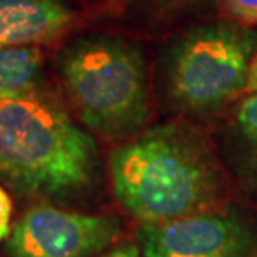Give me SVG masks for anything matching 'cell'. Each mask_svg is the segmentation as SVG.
I'll return each mask as SVG.
<instances>
[{"label":"cell","mask_w":257,"mask_h":257,"mask_svg":"<svg viewBox=\"0 0 257 257\" xmlns=\"http://www.w3.org/2000/svg\"><path fill=\"white\" fill-rule=\"evenodd\" d=\"M97 147L39 94L0 99V181L25 197H62L95 176Z\"/></svg>","instance_id":"obj_1"},{"label":"cell","mask_w":257,"mask_h":257,"mask_svg":"<svg viewBox=\"0 0 257 257\" xmlns=\"http://www.w3.org/2000/svg\"><path fill=\"white\" fill-rule=\"evenodd\" d=\"M109 166L117 199L142 224L191 215L217 189L205 151L187 132L171 125L151 128L117 147Z\"/></svg>","instance_id":"obj_2"},{"label":"cell","mask_w":257,"mask_h":257,"mask_svg":"<svg viewBox=\"0 0 257 257\" xmlns=\"http://www.w3.org/2000/svg\"><path fill=\"white\" fill-rule=\"evenodd\" d=\"M60 74L72 105L90 131L124 139L147 120L142 57L124 40H80L64 52Z\"/></svg>","instance_id":"obj_3"},{"label":"cell","mask_w":257,"mask_h":257,"mask_svg":"<svg viewBox=\"0 0 257 257\" xmlns=\"http://www.w3.org/2000/svg\"><path fill=\"white\" fill-rule=\"evenodd\" d=\"M257 34L230 25L194 32L179 45L171 92L189 110H207L244 90Z\"/></svg>","instance_id":"obj_4"},{"label":"cell","mask_w":257,"mask_h":257,"mask_svg":"<svg viewBox=\"0 0 257 257\" xmlns=\"http://www.w3.org/2000/svg\"><path fill=\"white\" fill-rule=\"evenodd\" d=\"M120 232L119 220L34 205L10 229V257H94Z\"/></svg>","instance_id":"obj_5"},{"label":"cell","mask_w":257,"mask_h":257,"mask_svg":"<svg viewBox=\"0 0 257 257\" xmlns=\"http://www.w3.org/2000/svg\"><path fill=\"white\" fill-rule=\"evenodd\" d=\"M137 240L144 257H247L252 249L249 229L217 214L142 224Z\"/></svg>","instance_id":"obj_6"},{"label":"cell","mask_w":257,"mask_h":257,"mask_svg":"<svg viewBox=\"0 0 257 257\" xmlns=\"http://www.w3.org/2000/svg\"><path fill=\"white\" fill-rule=\"evenodd\" d=\"M70 20L64 0H0V49L50 42Z\"/></svg>","instance_id":"obj_7"},{"label":"cell","mask_w":257,"mask_h":257,"mask_svg":"<svg viewBox=\"0 0 257 257\" xmlns=\"http://www.w3.org/2000/svg\"><path fill=\"white\" fill-rule=\"evenodd\" d=\"M42 54L35 45L0 49V99L37 92Z\"/></svg>","instance_id":"obj_8"},{"label":"cell","mask_w":257,"mask_h":257,"mask_svg":"<svg viewBox=\"0 0 257 257\" xmlns=\"http://www.w3.org/2000/svg\"><path fill=\"white\" fill-rule=\"evenodd\" d=\"M220 10L240 27L257 25V0H220Z\"/></svg>","instance_id":"obj_9"},{"label":"cell","mask_w":257,"mask_h":257,"mask_svg":"<svg viewBox=\"0 0 257 257\" xmlns=\"http://www.w3.org/2000/svg\"><path fill=\"white\" fill-rule=\"evenodd\" d=\"M237 124L244 137L257 151V94L249 95L237 110Z\"/></svg>","instance_id":"obj_10"},{"label":"cell","mask_w":257,"mask_h":257,"mask_svg":"<svg viewBox=\"0 0 257 257\" xmlns=\"http://www.w3.org/2000/svg\"><path fill=\"white\" fill-rule=\"evenodd\" d=\"M10 217H12V200L9 194L0 186V240L9 234L10 230Z\"/></svg>","instance_id":"obj_11"},{"label":"cell","mask_w":257,"mask_h":257,"mask_svg":"<svg viewBox=\"0 0 257 257\" xmlns=\"http://www.w3.org/2000/svg\"><path fill=\"white\" fill-rule=\"evenodd\" d=\"M244 92H249V94H257V52L254 54V57L250 59Z\"/></svg>","instance_id":"obj_12"},{"label":"cell","mask_w":257,"mask_h":257,"mask_svg":"<svg viewBox=\"0 0 257 257\" xmlns=\"http://www.w3.org/2000/svg\"><path fill=\"white\" fill-rule=\"evenodd\" d=\"M102 257H144V255L137 245L127 244V245H120V247L112 249L110 252H107Z\"/></svg>","instance_id":"obj_13"}]
</instances>
